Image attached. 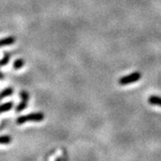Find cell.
<instances>
[{
    "label": "cell",
    "instance_id": "cell-1",
    "mask_svg": "<svg viewBox=\"0 0 161 161\" xmlns=\"http://www.w3.org/2000/svg\"><path fill=\"white\" fill-rule=\"evenodd\" d=\"M45 115L42 112H35L31 113L28 115H21L16 119V124L18 125H23L27 122H41L44 120Z\"/></svg>",
    "mask_w": 161,
    "mask_h": 161
},
{
    "label": "cell",
    "instance_id": "cell-2",
    "mask_svg": "<svg viewBox=\"0 0 161 161\" xmlns=\"http://www.w3.org/2000/svg\"><path fill=\"white\" fill-rule=\"evenodd\" d=\"M20 97H21V102L18 104L15 108V113H20L25 108H27L28 103H29L30 99V94L29 92L25 90H23L20 92Z\"/></svg>",
    "mask_w": 161,
    "mask_h": 161
},
{
    "label": "cell",
    "instance_id": "cell-3",
    "mask_svg": "<svg viewBox=\"0 0 161 161\" xmlns=\"http://www.w3.org/2000/svg\"><path fill=\"white\" fill-rule=\"evenodd\" d=\"M142 78V75L141 73L139 72H134L132 74H130V75H126V76H124L119 79L118 82L120 85H128V84H131V83H133L135 81H137L140 79Z\"/></svg>",
    "mask_w": 161,
    "mask_h": 161
},
{
    "label": "cell",
    "instance_id": "cell-4",
    "mask_svg": "<svg viewBox=\"0 0 161 161\" xmlns=\"http://www.w3.org/2000/svg\"><path fill=\"white\" fill-rule=\"evenodd\" d=\"M15 41H16V38L14 36H8L6 38L0 39V47L13 45L15 43Z\"/></svg>",
    "mask_w": 161,
    "mask_h": 161
},
{
    "label": "cell",
    "instance_id": "cell-5",
    "mask_svg": "<svg viewBox=\"0 0 161 161\" xmlns=\"http://www.w3.org/2000/svg\"><path fill=\"white\" fill-rule=\"evenodd\" d=\"M14 106V101H8L4 104H1L0 105V114L2 113H6L8 112L9 110H11Z\"/></svg>",
    "mask_w": 161,
    "mask_h": 161
},
{
    "label": "cell",
    "instance_id": "cell-6",
    "mask_svg": "<svg viewBox=\"0 0 161 161\" xmlns=\"http://www.w3.org/2000/svg\"><path fill=\"white\" fill-rule=\"evenodd\" d=\"M13 94H14V88H12V87L6 88L5 90H3L0 92V100L7 98V97H10Z\"/></svg>",
    "mask_w": 161,
    "mask_h": 161
},
{
    "label": "cell",
    "instance_id": "cell-7",
    "mask_svg": "<svg viewBox=\"0 0 161 161\" xmlns=\"http://www.w3.org/2000/svg\"><path fill=\"white\" fill-rule=\"evenodd\" d=\"M148 101L150 105L153 106H158L161 107V97L159 96H156V95H151L148 98Z\"/></svg>",
    "mask_w": 161,
    "mask_h": 161
},
{
    "label": "cell",
    "instance_id": "cell-8",
    "mask_svg": "<svg viewBox=\"0 0 161 161\" xmlns=\"http://www.w3.org/2000/svg\"><path fill=\"white\" fill-rule=\"evenodd\" d=\"M10 58H11V54L8 53V52H5L3 58L0 59V67L1 66H5V65H6L7 64L9 63Z\"/></svg>",
    "mask_w": 161,
    "mask_h": 161
},
{
    "label": "cell",
    "instance_id": "cell-9",
    "mask_svg": "<svg viewBox=\"0 0 161 161\" xmlns=\"http://www.w3.org/2000/svg\"><path fill=\"white\" fill-rule=\"evenodd\" d=\"M24 64H25V62L23 58H17L13 64V67L14 70H20L21 68H23Z\"/></svg>",
    "mask_w": 161,
    "mask_h": 161
},
{
    "label": "cell",
    "instance_id": "cell-10",
    "mask_svg": "<svg viewBox=\"0 0 161 161\" xmlns=\"http://www.w3.org/2000/svg\"><path fill=\"white\" fill-rule=\"evenodd\" d=\"M12 137L9 135H0V144H10Z\"/></svg>",
    "mask_w": 161,
    "mask_h": 161
},
{
    "label": "cell",
    "instance_id": "cell-11",
    "mask_svg": "<svg viewBox=\"0 0 161 161\" xmlns=\"http://www.w3.org/2000/svg\"><path fill=\"white\" fill-rule=\"evenodd\" d=\"M5 79V75L0 71V80H4Z\"/></svg>",
    "mask_w": 161,
    "mask_h": 161
}]
</instances>
